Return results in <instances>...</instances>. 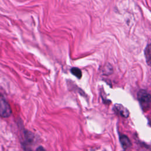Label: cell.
<instances>
[{
	"instance_id": "6da1fadb",
	"label": "cell",
	"mask_w": 151,
	"mask_h": 151,
	"mask_svg": "<svg viewBox=\"0 0 151 151\" xmlns=\"http://www.w3.org/2000/svg\"><path fill=\"white\" fill-rule=\"evenodd\" d=\"M137 98L142 109L147 111L151 109V94L145 90H140L138 91Z\"/></svg>"
},
{
	"instance_id": "7a4b0ae2",
	"label": "cell",
	"mask_w": 151,
	"mask_h": 151,
	"mask_svg": "<svg viewBox=\"0 0 151 151\" xmlns=\"http://www.w3.org/2000/svg\"><path fill=\"white\" fill-rule=\"evenodd\" d=\"M12 110L9 103L2 97L0 100V114L2 117L6 118L11 116Z\"/></svg>"
},
{
	"instance_id": "ba28073f",
	"label": "cell",
	"mask_w": 151,
	"mask_h": 151,
	"mask_svg": "<svg viewBox=\"0 0 151 151\" xmlns=\"http://www.w3.org/2000/svg\"><path fill=\"white\" fill-rule=\"evenodd\" d=\"M36 151H46L45 149L42 146H39L37 149Z\"/></svg>"
},
{
	"instance_id": "52a82bcc",
	"label": "cell",
	"mask_w": 151,
	"mask_h": 151,
	"mask_svg": "<svg viewBox=\"0 0 151 151\" xmlns=\"http://www.w3.org/2000/svg\"><path fill=\"white\" fill-rule=\"evenodd\" d=\"M71 72L74 76L77 77L78 78H80L82 76L81 71L77 67H73L71 69Z\"/></svg>"
},
{
	"instance_id": "8992f818",
	"label": "cell",
	"mask_w": 151,
	"mask_h": 151,
	"mask_svg": "<svg viewBox=\"0 0 151 151\" xmlns=\"http://www.w3.org/2000/svg\"><path fill=\"white\" fill-rule=\"evenodd\" d=\"M24 137L25 142L27 145L33 143L34 140V136L31 132L25 131L24 132Z\"/></svg>"
},
{
	"instance_id": "3957f363",
	"label": "cell",
	"mask_w": 151,
	"mask_h": 151,
	"mask_svg": "<svg viewBox=\"0 0 151 151\" xmlns=\"http://www.w3.org/2000/svg\"><path fill=\"white\" fill-rule=\"evenodd\" d=\"M114 110L123 117L127 118L129 116V110L121 104H116L114 106Z\"/></svg>"
},
{
	"instance_id": "5b68a950",
	"label": "cell",
	"mask_w": 151,
	"mask_h": 151,
	"mask_svg": "<svg viewBox=\"0 0 151 151\" xmlns=\"http://www.w3.org/2000/svg\"><path fill=\"white\" fill-rule=\"evenodd\" d=\"M145 55L147 64L151 67V44H149L145 50Z\"/></svg>"
},
{
	"instance_id": "277c9868",
	"label": "cell",
	"mask_w": 151,
	"mask_h": 151,
	"mask_svg": "<svg viewBox=\"0 0 151 151\" xmlns=\"http://www.w3.org/2000/svg\"><path fill=\"white\" fill-rule=\"evenodd\" d=\"M119 140L122 145V148L126 150L129 149L132 146V143L129 139V137L125 134H120L119 135Z\"/></svg>"
},
{
	"instance_id": "9c48e42d",
	"label": "cell",
	"mask_w": 151,
	"mask_h": 151,
	"mask_svg": "<svg viewBox=\"0 0 151 151\" xmlns=\"http://www.w3.org/2000/svg\"><path fill=\"white\" fill-rule=\"evenodd\" d=\"M149 123H150V124L151 125V117H149Z\"/></svg>"
}]
</instances>
